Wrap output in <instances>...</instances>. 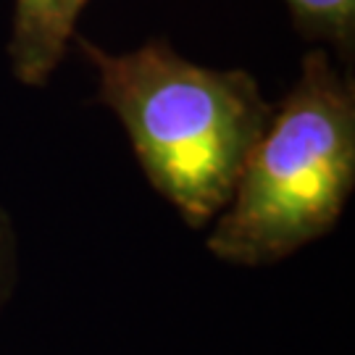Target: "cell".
<instances>
[{
    "label": "cell",
    "mask_w": 355,
    "mask_h": 355,
    "mask_svg": "<svg viewBox=\"0 0 355 355\" xmlns=\"http://www.w3.org/2000/svg\"><path fill=\"white\" fill-rule=\"evenodd\" d=\"M74 45L95 69V101L124 127L148 184L190 229H208L274 114L258 79L248 69L195 64L166 37L127 53L82 35Z\"/></svg>",
    "instance_id": "obj_1"
},
{
    "label": "cell",
    "mask_w": 355,
    "mask_h": 355,
    "mask_svg": "<svg viewBox=\"0 0 355 355\" xmlns=\"http://www.w3.org/2000/svg\"><path fill=\"white\" fill-rule=\"evenodd\" d=\"M353 190V69L337 64L327 48H311L229 203L208 224L205 248L229 266L282 263L337 227Z\"/></svg>",
    "instance_id": "obj_2"
},
{
    "label": "cell",
    "mask_w": 355,
    "mask_h": 355,
    "mask_svg": "<svg viewBox=\"0 0 355 355\" xmlns=\"http://www.w3.org/2000/svg\"><path fill=\"white\" fill-rule=\"evenodd\" d=\"M89 0H13L8 64L24 87H45L74 42L76 21Z\"/></svg>",
    "instance_id": "obj_3"
},
{
    "label": "cell",
    "mask_w": 355,
    "mask_h": 355,
    "mask_svg": "<svg viewBox=\"0 0 355 355\" xmlns=\"http://www.w3.org/2000/svg\"><path fill=\"white\" fill-rule=\"evenodd\" d=\"M292 26L305 42H316L345 69L355 58V0H284Z\"/></svg>",
    "instance_id": "obj_4"
},
{
    "label": "cell",
    "mask_w": 355,
    "mask_h": 355,
    "mask_svg": "<svg viewBox=\"0 0 355 355\" xmlns=\"http://www.w3.org/2000/svg\"><path fill=\"white\" fill-rule=\"evenodd\" d=\"M16 279H19V234L8 208L0 205V316L6 305L11 303Z\"/></svg>",
    "instance_id": "obj_5"
}]
</instances>
